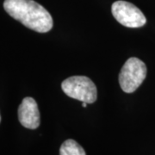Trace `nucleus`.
<instances>
[{"label": "nucleus", "mask_w": 155, "mask_h": 155, "mask_svg": "<svg viewBox=\"0 0 155 155\" xmlns=\"http://www.w3.org/2000/svg\"><path fill=\"white\" fill-rule=\"evenodd\" d=\"M111 11L116 21L127 28H140L147 22L142 11L129 2L116 1L112 5Z\"/></svg>", "instance_id": "20e7f679"}, {"label": "nucleus", "mask_w": 155, "mask_h": 155, "mask_svg": "<svg viewBox=\"0 0 155 155\" xmlns=\"http://www.w3.org/2000/svg\"><path fill=\"white\" fill-rule=\"evenodd\" d=\"M82 107H83V108H86V107H87V103L83 102V104H82Z\"/></svg>", "instance_id": "0eeeda50"}, {"label": "nucleus", "mask_w": 155, "mask_h": 155, "mask_svg": "<svg viewBox=\"0 0 155 155\" xmlns=\"http://www.w3.org/2000/svg\"><path fill=\"white\" fill-rule=\"evenodd\" d=\"M60 155H86L84 148L75 141L69 139L63 142L60 148Z\"/></svg>", "instance_id": "423d86ee"}, {"label": "nucleus", "mask_w": 155, "mask_h": 155, "mask_svg": "<svg viewBox=\"0 0 155 155\" xmlns=\"http://www.w3.org/2000/svg\"><path fill=\"white\" fill-rule=\"evenodd\" d=\"M0 122H1V116H0Z\"/></svg>", "instance_id": "6e6552de"}, {"label": "nucleus", "mask_w": 155, "mask_h": 155, "mask_svg": "<svg viewBox=\"0 0 155 155\" xmlns=\"http://www.w3.org/2000/svg\"><path fill=\"white\" fill-rule=\"evenodd\" d=\"M4 8L14 19L39 33L53 28V18L43 6L33 0H5Z\"/></svg>", "instance_id": "f257e3e1"}, {"label": "nucleus", "mask_w": 155, "mask_h": 155, "mask_svg": "<svg viewBox=\"0 0 155 155\" xmlns=\"http://www.w3.org/2000/svg\"><path fill=\"white\" fill-rule=\"evenodd\" d=\"M147 76V67L142 61L132 57L128 59L121 69L119 83L126 93H132L140 87Z\"/></svg>", "instance_id": "7ed1b4c3"}, {"label": "nucleus", "mask_w": 155, "mask_h": 155, "mask_svg": "<svg viewBox=\"0 0 155 155\" xmlns=\"http://www.w3.org/2000/svg\"><path fill=\"white\" fill-rule=\"evenodd\" d=\"M18 119L24 127L35 129L40 126V111L35 100L25 97L18 109Z\"/></svg>", "instance_id": "39448f33"}, {"label": "nucleus", "mask_w": 155, "mask_h": 155, "mask_svg": "<svg viewBox=\"0 0 155 155\" xmlns=\"http://www.w3.org/2000/svg\"><path fill=\"white\" fill-rule=\"evenodd\" d=\"M61 88L68 97L87 104L94 103L97 97L95 84L85 76L67 78L61 84Z\"/></svg>", "instance_id": "f03ea898"}]
</instances>
